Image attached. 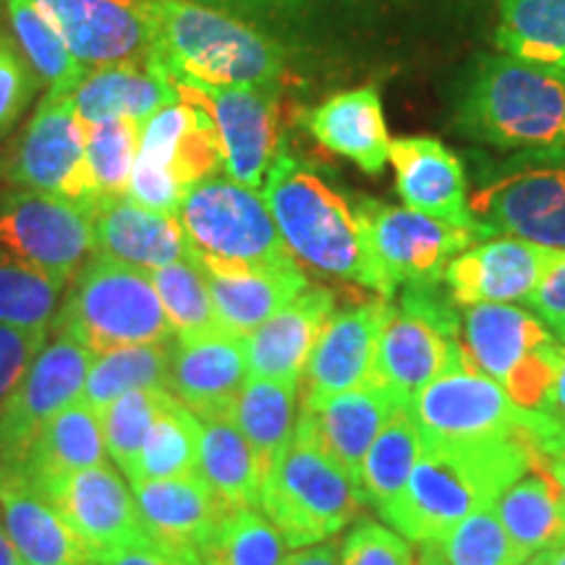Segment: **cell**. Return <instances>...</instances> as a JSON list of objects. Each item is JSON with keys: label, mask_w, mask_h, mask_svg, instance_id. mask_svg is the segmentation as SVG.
I'll use <instances>...</instances> for the list:
<instances>
[{"label": "cell", "mask_w": 565, "mask_h": 565, "mask_svg": "<svg viewBox=\"0 0 565 565\" xmlns=\"http://www.w3.org/2000/svg\"><path fill=\"white\" fill-rule=\"evenodd\" d=\"M414 565H429L427 561H422V557H419V563H414Z\"/></svg>", "instance_id": "58"}, {"label": "cell", "mask_w": 565, "mask_h": 565, "mask_svg": "<svg viewBox=\"0 0 565 565\" xmlns=\"http://www.w3.org/2000/svg\"><path fill=\"white\" fill-rule=\"evenodd\" d=\"M95 252L152 273L189 257L179 217L160 215L124 196H103L92 204Z\"/></svg>", "instance_id": "28"}, {"label": "cell", "mask_w": 565, "mask_h": 565, "mask_svg": "<svg viewBox=\"0 0 565 565\" xmlns=\"http://www.w3.org/2000/svg\"><path fill=\"white\" fill-rule=\"evenodd\" d=\"M461 126L498 150H565V66L487 55L466 84Z\"/></svg>", "instance_id": "4"}, {"label": "cell", "mask_w": 565, "mask_h": 565, "mask_svg": "<svg viewBox=\"0 0 565 565\" xmlns=\"http://www.w3.org/2000/svg\"><path fill=\"white\" fill-rule=\"evenodd\" d=\"M173 338L162 343L124 345L95 353L84 383L82 401L95 412H100L126 393L147 391V387L168 385V366H171Z\"/></svg>", "instance_id": "39"}, {"label": "cell", "mask_w": 565, "mask_h": 565, "mask_svg": "<svg viewBox=\"0 0 565 565\" xmlns=\"http://www.w3.org/2000/svg\"><path fill=\"white\" fill-rule=\"evenodd\" d=\"M200 448H202V419L189 412L181 401L168 395L166 406L160 408L145 448L134 463L129 475V487L154 479H171L200 471Z\"/></svg>", "instance_id": "38"}, {"label": "cell", "mask_w": 565, "mask_h": 565, "mask_svg": "<svg viewBox=\"0 0 565 565\" xmlns=\"http://www.w3.org/2000/svg\"><path fill=\"white\" fill-rule=\"evenodd\" d=\"M550 565H565V545L550 550Z\"/></svg>", "instance_id": "56"}, {"label": "cell", "mask_w": 565, "mask_h": 565, "mask_svg": "<svg viewBox=\"0 0 565 565\" xmlns=\"http://www.w3.org/2000/svg\"><path fill=\"white\" fill-rule=\"evenodd\" d=\"M362 490L333 458L299 433L267 469L259 511L286 547L320 545L362 511Z\"/></svg>", "instance_id": "6"}, {"label": "cell", "mask_w": 565, "mask_h": 565, "mask_svg": "<svg viewBox=\"0 0 565 565\" xmlns=\"http://www.w3.org/2000/svg\"><path fill=\"white\" fill-rule=\"evenodd\" d=\"M150 275L175 341H200L207 335L228 333L217 317L207 280L192 257L160 267Z\"/></svg>", "instance_id": "43"}, {"label": "cell", "mask_w": 565, "mask_h": 565, "mask_svg": "<svg viewBox=\"0 0 565 565\" xmlns=\"http://www.w3.org/2000/svg\"><path fill=\"white\" fill-rule=\"evenodd\" d=\"M335 312L328 288H303L291 303L244 338L249 377L299 385L317 338Z\"/></svg>", "instance_id": "26"}, {"label": "cell", "mask_w": 565, "mask_h": 565, "mask_svg": "<svg viewBox=\"0 0 565 565\" xmlns=\"http://www.w3.org/2000/svg\"><path fill=\"white\" fill-rule=\"evenodd\" d=\"M463 353L515 406L540 412L561 366V338L550 324L511 303H477L463 315Z\"/></svg>", "instance_id": "9"}, {"label": "cell", "mask_w": 565, "mask_h": 565, "mask_svg": "<svg viewBox=\"0 0 565 565\" xmlns=\"http://www.w3.org/2000/svg\"><path fill=\"white\" fill-rule=\"evenodd\" d=\"M296 395H299V385L246 377L244 387L233 401L231 419L252 445L259 469H263V479L275 458L294 440Z\"/></svg>", "instance_id": "35"}, {"label": "cell", "mask_w": 565, "mask_h": 565, "mask_svg": "<svg viewBox=\"0 0 565 565\" xmlns=\"http://www.w3.org/2000/svg\"><path fill=\"white\" fill-rule=\"evenodd\" d=\"M47 335L26 333V330L0 324V406H3L11 387L19 383L21 374L26 372V366L32 364L34 353L42 349Z\"/></svg>", "instance_id": "48"}, {"label": "cell", "mask_w": 565, "mask_h": 565, "mask_svg": "<svg viewBox=\"0 0 565 565\" xmlns=\"http://www.w3.org/2000/svg\"><path fill=\"white\" fill-rule=\"evenodd\" d=\"M542 416H547L557 429L565 433V338H561V366H557V377L553 391H550L545 406L540 408Z\"/></svg>", "instance_id": "51"}, {"label": "cell", "mask_w": 565, "mask_h": 565, "mask_svg": "<svg viewBox=\"0 0 565 565\" xmlns=\"http://www.w3.org/2000/svg\"><path fill=\"white\" fill-rule=\"evenodd\" d=\"M484 236H515L565 252V150H532L500 162L469 196Z\"/></svg>", "instance_id": "10"}, {"label": "cell", "mask_w": 565, "mask_h": 565, "mask_svg": "<svg viewBox=\"0 0 565 565\" xmlns=\"http://www.w3.org/2000/svg\"><path fill=\"white\" fill-rule=\"evenodd\" d=\"M0 252L68 282L95 252L92 207L68 196L0 192Z\"/></svg>", "instance_id": "13"}, {"label": "cell", "mask_w": 565, "mask_h": 565, "mask_svg": "<svg viewBox=\"0 0 565 565\" xmlns=\"http://www.w3.org/2000/svg\"><path fill=\"white\" fill-rule=\"evenodd\" d=\"M387 162L393 166L398 194L404 196L406 207L484 236L469 210L461 160L443 141L433 137L393 139Z\"/></svg>", "instance_id": "25"}, {"label": "cell", "mask_w": 565, "mask_h": 565, "mask_svg": "<svg viewBox=\"0 0 565 565\" xmlns=\"http://www.w3.org/2000/svg\"><path fill=\"white\" fill-rule=\"evenodd\" d=\"M0 17L9 26L11 45L21 51L34 76L47 84V92L71 95L79 87L87 68L71 58L66 42L34 0H0Z\"/></svg>", "instance_id": "36"}, {"label": "cell", "mask_w": 565, "mask_h": 565, "mask_svg": "<svg viewBox=\"0 0 565 565\" xmlns=\"http://www.w3.org/2000/svg\"><path fill=\"white\" fill-rule=\"evenodd\" d=\"M267 3H270V0H267Z\"/></svg>", "instance_id": "60"}, {"label": "cell", "mask_w": 565, "mask_h": 565, "mask_svg": "<svg viewBox=\"0 0 565 565\" xmlns=\"http://www.w3.org/2000/svg\"><path fill=\"white\" fill-rule=\"evenodd\" d=\"M492 511L526 557L565 545V492L550 463H534L505 487Z\"/></svg>", "instance_id": "33"}, {"label": "cell", "mask_w": 565, "mask_h": 565, "mask_svg": "<svg viewBox=\"0 0 565 565\" xmlns=\"http://www.w3.org/2000/svg\"><path fill=\"white\" fill-rule=\"evenodd\" d=\"M422 450L424 440L419 427H416L408 408H398L380 429V435L374 437L362 461L359 490H362L364 503L383 513L406 487Z\"/></svg>", "instance_id": "37"}, {"label": "cell", "mask_w": 565, "mask_h": 565, "mask_svg": "<svg viewBox=\"0 0 565 565\" xmlns=\"http://www.w3.org/2000/svg\"><path fill=\"white\" fill-rule=\"evenodd\" d=\"M282 565H341V553L333 545H309L294 550L291 555H286Z\"/></svg>", "instance_id": "52"}, {"label": "cell", "mask_w": 565, "mask_h": 565, "mask_svg": "<svg viewBox=\"0 0 565 565\" xmlns=\"http://www.w3.org/2000/svg\"><path fill=\"white\" fill-rule=\"evenodd\" d=\"M366 246L387 286L437 280L458 254L475 246L482 233L437 221L412 207L362 200L356 207Z\"/></svg>", "instance_id": "15"}, {"label": "cell", "mask_w": 565, "mask_h": 565, "mask_svg": "<svg viewBox=\"0 0 565 565\" xmlns=\"http://www.w3.org/2000/svg\"><path fill=\"white\" fill-rule=\"evenodd\" d=\"M498 45L521 61L565 66V0H498Z\"/></svg>", "instance_id": "40"}, {"label": "cell", "mask_w": 565, "mask_h": 565, "mask_svg": "<svg viewBox=\"0 0 565 565\" xmlns=\"http://www.w3.org/2000/svg\"><path fill=\"white\" fill-rule=\"evenodd\" d=\"M542 414L534 427L508 440L479 445L424 443L412 477L385 508L383 521L408 542H429L466 515L490 508L534 463H550L540 445Z\"/></svg>", "instance_id": "1"}, {"label": "cell", "mask_w": 565, "mask_h": 565, "mask_svg": "<svg viewBox=\"0 0 565 565\" xmlns=\"http://www.w3.org/2000/svg\"><path fill=\"white\" fill-rule=\"evenodd\" d=\"M210 113L223 152V171L228 179L263 192L278 141H275L273 89L259 87H183Z\"/></svg>", "instance_id": "20"}, {"label": "cell", "mask_w": 565, "mask_h": 565, "mask_svg": "<svg viewBox=\"0 0 565 565\" xmlns=\"http://www.w3.org/2000/svg\"><path fill=\"white\" fill-rule=\"evenodd\" d=\"M194 3H202V6H228V3H236V0H194ZM246 3H249V0H246Z\"/></svg>", "instance_id": "57"}, {"label": "cell", "mask_w": 565, "mask_h": 565, "mask_svg": "<svg viewBox=\"0 0 565 565\" xmlns=\"http://www.w3.org/2000/svg\"><path fill=\"white\" fill-rule=\"evenodd\" d=\"M0 47H3V38H0Z\"/></svg>", "instance_id": "59"}, {"label": "cell", "mask_w": 565, "mask_h": 565, "mask_svg": "<svg viewBox=\"0 0 565 565\" xmlns=\"http://www.w3.org/2000/svg\"><path fill=\"white\" fill-rule=\"evenodd\" d=\"M338 553L341 565H414L406 536L370 519H362L345 534Z\"/></svg>", "instance_id": "47"}, {"label": "cell", "mask_w": 565, "mask_h": 565, "mask_svg": "<svg viewBox=\"0 0 565 565\" xmlns=\"http://www.w3.org/2000/svg\"><path fill=\"white\" fill-rule=\"evenodd\" d=\"M32 364L0 406V466L13 469L34 435L63 408L82 401L95 351L61 330H51Z\"/></svg>", "instance_id": "14"}, {"label": "cell", "mask_w": 565, "mask_h": 565, "mask_svg": "<svg viewBox=\"0 0 565 565\" xmlns=\"http://www.w3.org/2000/svg\"><path fill=\"white\" fill-rule=\"evenodd\" d=\"M141 124L110 121L87 126V179L95 194V202L103 196H124L129 192L134 166L139 154Z\"/></svg>", "instance_id": "45"}, {"label": "cell", "mask_w": 565, "mask_h": 565, "mask_svg": "<svg viewBox=\"0 0 565 565\" xmlns=\"http://www.w3.org/2000/svg\"><path fill=\"white\" fill-rule=\"evenodd\" d=\"M550 471H553L557 484H561L563 492H565V450H561V454H557L555 458H550Z\"/></svg>", "instance_id": "54"}, {"label": "cell", "mask_w": 565, "mask_h": 565, "mask_svg": "<svg viewBox=\"0 0 565 565\" xmlns=\"http://www.w3.org/2000/svg\"><path fill=\"white\" fill-rule=\"evenodd\" d=\"M21 565H24V563H21Z\"/></svg>", "instance_id": "61"}, {"label": "cell", "mask_w": 565, "mask_h": 565, "mask_svg": "<svg viewBox=\"0 0 565 565\" xmlns=\"http://www.w3.org/2000/svg\"><path fill=\"white\" fill-rule=\"evenodd\" d=\"M529 303L550 324L557 338H565V252L557 265L545 275V280L529 296Z\"/></svg>", "instance_id": "49"}, {"label": "cell", "mask_w": 565, "mask_h": 565, "mask_svg": "<svg viewBox=\"0 0 565 565\" xmlns=\"http://www.w3.org/2000/svg\"><path fill=\"white\" fill-rule=\"evenodd\" d=\"M175 217L192 254L249 265L294 259L263 192L228 175H207L192 183Z\"/></svg>", "instance_id": "11"}, {"label": "cell", "mask_w": 565, "mask_h": 565, "mask_svg": "<svg viewBox=\"0 0 565 565\" xmlns=\"http://www.w3.org/2000/svg\"><path fill=\"white\" fill-rule=\"evenodd\" d=\"M210 296L215 301L221 324L231 335L246 338L252 330L278 315L286 303H291L303 288H309L307 275L299 270L296 259L286 263H221V259L192 254Z\"/></svg>", "instance_id": "22"}, {"label": "cell", "mask_w": 565, "mask_h": 565, "mask_svg": "<svg viewBox=\"0 0 565 565\" xmlns=\"http://www.w3.org/2000/svg\"><path fill=\"white\" fill-rule=\"evenodd\" d=\"M87 126L76 116L71 95L47 92L26 126L19 150L6 166V175L17 189L68 196L92 207L87 166Z\"/></svg>", "instance_id": "17"}, {"label": "cell", "mask_w": 565, "mask_h": 565, "mask_svg": "<svg viewBox=\"0 0 565 565\" xmlns=\"http://www.w3.org/2000/svg\"><path fill=\"white\" fill-rule=\"evenodd\" d=\"M301 124L324 150L356 162L364 173L377 175L391 160L383 100L374 87L349 89L328 97L320 108L307 110Z\"/></svg>", "instance_id": "30"}, {"label": "cell", "mask_w": 565, "mask_h": 565, "mask_svg": "<svg viewBox=\"0 0 565 565\" xmlns=\"http://www.w3.org/2000/svg\"><path fill=\"white\" fill-rule=\"evenodd\" d=\"M63 291V280L0 252V324L47 335Z\"/></svg>", "instance_id": "41"}, {"label": "cell", "mask_w": 565, "mask_h": 565, "mask_svg": "<svg viewBox=\"0 0 565 565\" xmlns=\"http://www.w3.org/2000/svg\"><path fill=\"white\" fill-rule=\"evenodd\" d=\"M391 315L387 299L333 312L301 374V406H317L370 380L380 333Z\"/></svg>", "instance_id": "21"}, {"label": "cell", "mask_w": 565, "mask_h": 565, "mask_svg": "<svg viewBox=\"0 0 565 565\" xmlns=\"http://www.w3.org/2000/svg\"><path fill=\"white\" fill-rule=\"evenodd\" d=\"M246 370L244 338L217 333L200 341H175L166 391L202 422L228 416L242 391Z\"/></svg>", "instance_id": "23"}, {"label": "cell", "mask_w": 565, "mask_h": 565, "mask_svg": "<svg viewBox=\"0 0 565 565\" xmlns=\"http://www.w3.org/2000/svg\"><path fill=\"white\" fill-rule=\"evenodd\" d=\"M0 565H21L17 547H13L11 536L3 526V515H0Z\"/></svg>", "instance_id": "53"}, {"label": "cell", "mask_w": 565, "mask_h": 565, "mask_svg": "<svg viewBox=\"0 0 565 565\" xmlns=\"http://www.w3.org/2000/svg\"><path fill=\"white\" fill-rule=\"evenodd\" d=\"M286 542L254 508H225L200 550L202 565H282Z\"/></svg>", "instance_id": "44"}, {"label": "cell", "mask_w": 565, "mask_h": 565, "mask_svg": "<svg viewBox=\"0 0 565 565\" xmlns=\"http://www.w3.org/2000/svg\"><path fill=\"white\" fill-rule=\"evenodd\" d=\"M131 492L154 545L183 561L202 565L200 550L223 515L225 505L215 498L200 471L141 482L131 487Z\"/></svg>", "instance_id": "24"}, {"label": "cell", "mask_w": 565, "mask_h": 565, "mask_svg": "<svg viewBox=\"0 0 565 565\" xmlns=\"http://www.w3.org/2000/svg\"><path fill=\"white\" fill-rule=\"evenodd\" d=\"M395 412L398 406L377 385L364 383L317 406H301L294 433L309 437L359 484L366 450Z\"/></svg>", "instance_id": "27"}, {"label": "cell", "mask_w": 565, "mask_h": 565, "mask_svg": "<svg viewBox=\"0 0 565 565\" xmlns=\"http://www.w3.org/2000/svg\"><path fill=\"white\" fill-rule=\"evenodd\" d=\"M141 124L139 154L129 194L141 207L175 217L181 196L192 183L223 168L217 129L210 113L189 89Z\"/></svg>", "instance_id": "8"}, {"label": "cell", "mask_w": 565, "mask_h": 565, "mask_svg": "<svg viewBox=\"0 0 565 565\" xmlns=\"http://www.w3.org/2000/svg\"><path fill=\"white\" fill-rule=\"evenodd\" d=\"M168 395L171 393L166 387H147V391L126 393L124 398L113 401V404L97 412L105 450H108L110 461L124 471L126 479L134 471V463H137L147 435H150L160 408L166 406Z\"/></svg>", "instance_id": "46"}, {"label": "cell", "mask_w": 565, "mask_h": 565, "mask_svg": "<svg viewBox=\"0 0 565 565\" xmlns=\"http://www.w3.org/2000/svg\"><path fill=\"white\" fill-rule=\"evenodd\" d=\"M179 97V87L154 63L87 71L79 87L71 92V103L84 126L110 121L145 124Z\"/></svg>", "instance_id": "31"}, {"label": "cell", "mask_w": 565, "mask_h": 565, "mask_svg": "<svg viewBox=\"0 0 565 565\" xmlns=\"http://www.w3.org/2000/svg\"><path fill=\"white\" fill-rule=\"evenodd\" d=\"M521 565H550V550L547 553H536L529 557V561H524Z\"/></svg>", "instance_id": "55"}, {"label": "cell", "mask_w": 565, "mask_h": 565, "mask_svg": "<svg viewBox=\"0 0 565 565\" xmlns=\"http://www.w3.org/2000/svg\"><path fill=\"white\" fill-rule=\"evenodd\" d=\"M263 196L296 259L391 299L393 288L374 265L356 210L307 162L282 150L275 152Z\"/></svg>", "instance_id": "3"}, {"label": "cell", "mask_w": 565, "mask_h": 565, "mask_svg": "<svg viewBox=\"0 0 565 565\" xmlns=\"http://www.w3.org/2000/svg\"><path fill=\"white\" fill-rule=\"evenodd\" d=\"M92 565H196L183 561V557H175L160 547H147V550H131V553H121L116 557H108V561L92 563Z\"/></svg>", "instance_id": "50"}, {"label": "cell", "mask_w": 565, "mask_h": 565, "mask_svg": "<svg viewBox=\"0 0 565 565\" xmlns=\"http://www.w3.org/2000/svg\"><path fill=\"white\" fill-rule=\"evenodd\" d=\"M71 280L51 330L76 338L95 353L173 338L152 275L141 267L92 252Z\"/></svg>", "instance_id": "5"}, {"label": "cell", "mask_w": 565, "mask_h": 565, "mask_svg": "<svg viewBox=\"0 0 565 565\" xmlns=\"http://www.w3.org/2000/svg\"><path fill=\"white\" fill-rule=\"evenodd\" d=\"M200 477L225 508L259 505L263 469L231 414L202 422Z\"/></svg>", "instance_id": "34"}, {"label": "cell", "mask_w": 565, "mask_h": 565, "mask_svg": "<svg viewBox=\"0 0 565 565\" xmlns=\"http://www.w3.org/2000/svg\"><path fill=\"white\" fill-rule=\"evenodd\" d=\"M422 561L429 565H521L529 557L515 547L490 505L469 513L435 540L422 542Z\"/></svg>", "instance_id": "42"}, {"label": "cell", "mask_w": 565, "mask_h": 565, "mask_svg": "<svg viewBox=\"0 0 565 565\" xmlns=\"http://www.w3.org/2000/svg\"><path fill=\"white\" fill-rule=\"evenodd\" d=\"M0 515L24 565L95 563L58 508L11 469H0Z\"/></svg>", "instance_id": "29"}, {"label": "cell", "mask_w": 565, "mask_h": 565, "mask_svg": "<svg viewBox=\"0 0 565 565\" xmlns=\"http://www.w3.org/2000/svg\"><path fill=\"white\" fill-rule=\"evenodd\" d=\"M105 456L108 450H105L100 416L84 401H76L34 435L30 448L11 471H17L34 487H45L74 471L105 463Z\"/></svg>", "instance_id": "32"}, {"label": "cell", "mask_w": 565, "mask_h": 565, "mask_svg": "<svg viewBox=\"0 0 565 565\" xmlns=\"http://www.w3.org/2000/svg\"><path fill=\"white\" fill-rule=\"evenodd\" d=\"M561 257V249H547L515 236H498L469 246L450 259L443 278L456 307L529 301Z\"/></svg>", "instance_id": "19"}, {"label": "cell", "mask_w": 565, "mask_h": 565, "mask_svg": "<svg viewBox=\"0 0 565 565\" xmlns=\"http://www.w3.org/2000/svg\"><path fill=\"white\" fill-rule=\"evenodd\" d=\"M463 349V345H461ZM424 443L479 445L519 437L534 427L536 412H524L492 377L461 359L435 377L408 404Z\"/></svg>", "instance_id": "12"}, {"label": "cell", "mask_w": 565, "mask_h": 565, "mask_svg": "<svg viewBox=\"0 0 565 565\" xmlns=\"http://www.w3.org/2000/svg\"><path fill=\"white\" fill-rule=\"evenodd\" d=\"M435 282H406L401 309L391 307L374 351L366 383L377 385L398 408H408L414 395L463 353L461 320Z\"/></svg>", "instance_id": "7"}, {"label": "cell", "mask_w": 565, "mask_h": 565, "mask_svg": "<svg viewBox=\"0 0 565 565\" xmlns=\"http://www.w3.org/2000/svg\"><path fill=\"white\" fill-rule=\"evenodd\" d=\"M38 490L58 508L95 563L131 550L158 547L147 534L129 482L108 463L74 471Z\"/></svg>", "instance_id": "16"}, {"label": "cell", "mask_w": 565, "mask_h": 565, "mask_svg": "<svg viewBox=\"0 0 565 565\" xmlns=\"http://www.w3.org/2000/svg\"><path fill=\"white\" fill-rule=\"evenodd\" d=\"M152 63L175 87H278L282 51L228 13L194 0H139Z\"/></svg>", "instance_id": "2"}, {"label": "cell", "mask_w": 565, "mask_h": 565, "mask_svg": "<svg viewBox=\"0 0 565 565\" xmlns=\"http://www.w3.org/2000/svg\"><path fill=\"white\" fill-rule=\"evenodd\" d=\"M82 68L150 66L152 32L139 0H34Z\"/></svg>", "instance_id": "18"}]
</instances>
